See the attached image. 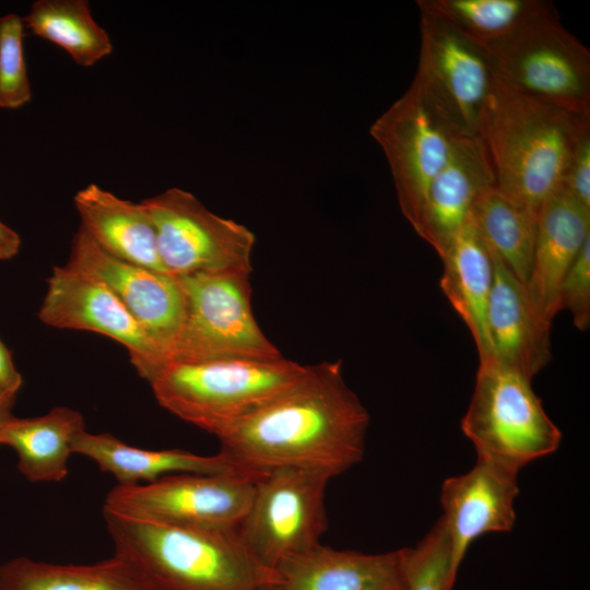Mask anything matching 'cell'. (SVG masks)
Here are the masks:
<instances>
[{"label":"cell","instance_id":"cell-1","mask_svg":"<svg viewBox=\"0 0 590 590\" xmlns=\"http://www.w3.org/2000/svg\"><path fill=\"white\" fill-rule=\"evenodd\" d=\"M368 424L341 361L323 362L217 438L221 452L248 472L298 468L334 477L362 461Z\"/></svg>","mask_w":590,"mask_h":590},{"label":"cell","instance_id":"cell-2","mask_svg":"<svg viewBox=\"0 0 590 590\" xmlns=\"http://www.w3.org/2000/svg\"><path fill=\"white\" fill-rule=\"evenodd\" d=\"M477 135L495 187L538 215L560 189L575 151L590 135V114L528 96L495 76Z\"/></svg>","mask_w":590,"mask_h":590},{"label":"cell","instance_id":"cell-3","mask_svg":"<svg viewBox=\"0 0 590 590\" xmlns=\"http://www.w3.org/2000/svg\"><path fill=\"white\" fill-rule=\"evenodd\" d=\"M114 554L128 560L154 590H278L238 528L165 526L103 510Z\"/></svg>","mask_w":590,"mask_h":590},{"label":"cell","instance_id":"cell-4","mask_svg":"<svg viewBox=\"0 0 590 590\" xmlns=\"http://www.w3.org/2000/svg\"><path fill=\"white\" fill-rule=\"evenodd\" d=\"M308 369L283 356L168 363L149 384L161 406L219 437L296 385Z\"/></svg>","mask_w":590,"mask_h":590},{"label":"cell","instance_id":"cell-5","mask_svg":"<svg viewBox=\"0 0 590 590\" xmlns=\"http://www.w3.org/2000/svg\"><path fill=\"white\" fill-rule=\"evenodd\" d=\"M531 381L491 357L480 361L461 428L477 459L519 472L557 450L562 432L548 417Z\"/></svg>","mask_w":590,"mask_h":590},{"label":"cell","instance_id":"cell-6","mask_svg":"<svg viewBox=\"0 0 590 590\" xmlns=\"http://www.w3.org/2000/svg\"><path fill=\"white\" fill-rule=\"evenodd\" d=\"M495 76L547 104L590 114V52L543 1L506 37L484 46Z\"/></svg>","mask_w":590,"mask_h":590},{"label":"cell","instance_id":"cell-7","mask_svg":"<svg viewBox=\"0 0 590 590\" xmlns=\"http://www.w3.org/2000/svg\"><path fill=\"white\" fill-rule=\"evenodd\" d=\"M177 278L185 309L168 363L282 357L253 316L249 272H201Z\"/></svg>","mask_w":590,"mask_h":590},{"label":"cell","instance_id":"cell-8","mask_svg":"<svg viewBox=\"0 0 590 590\" xmlns=\"http://www.w3.org/2000/svg\"><path fill=\"white\" fill-rule=\"evenodd\" d=\"M421 48L413 80L422 98L456 137H475L495 73L486 48L417 1Z\"/></svg>","mask_w":590,"mask_h":590},{"label":"cell","instance_id":"cell-9","mask_svg":"<svg viewBox=\"0 0 590 590\" xmlns=\"http://www.w3.org/2000/svg\"><path fill=\"white\" fill-rule=\"evenodd\" d=\"M331 479L323 472L298 468L260 474L238 531L263 566L275 571L287 559L320 544L328 528L324 493Z\"/></svg>","mask_w":590,"mask_h":590},{"label":"cell","instance_id":"cell-10","mask_svg":"<svg viewBox=\"0 0 590 590\" xmlns=\"http://www.w3.org/2000/svg\"><path fill=\"white\" fill-rule=\"evenodd\" d=\"M260 474L178 473L155 482L115 486L103 510L149 522L198 529L238 528Z\"/></svg>","mask_w":590,"mask_h":590},{"label":"cell","instance_id":"cell-11","mask_svg":"<svg viewBox=\"0 0 590 590\" xmlns=\"http://www.w3.org/2000/svg\"><path fill=\"white\" fill-rule=\"evenodd\" d=\"M141 203L155 227L158 256L166 273H251L256 237L245 225L216 215L194 194L176 187Z\"/></svg>","mask_w":590,"mask_h":590},{"label":"cell","instance_id":"cell-12","mask_svg":"<svg viewBox=\"0 0 590 590\" xmlns=\"http://www.w3.org/2000/svg\"><path fill=\"white\" fill-rule=\"evenodd\" d=\"M382 149L400 210L415 233L429 186L446 163L452 135L428 108L412 82L369 129Z\"/></svg>","mask_w":590,"mask_h":590},{"label":"cell","instance_id":"cell-13","mask_svg":"<svg viewBox=\"0 0 590 590\" xmlns=\"http://www.w3.org/2000/svg\"><path fill=\"white\" fill-rule=\"evenodd\" d=\"M38 318L52 328L91 331L116 341L149 382L167 364L121 302L102 282L68 264L52 268Z\"/></svg>","mask_w":590,"mask_h":590},{"label":"cell","instance_id":"cell-14","mask_svg":"<svg viewBox=\"0 0 590 590\" xmlns=\"http://www.w3.org/2000/svg\"><path fill=\"white\" fill-rule=\"evenodd\" d=\"M67 264L102 282L169 362L185 309L184 293L177 276L107 253L81 227L72 239Z\"/></svg>","mask_w":590,"mask_h":590},{"label":"cell","instance_id":"cell-15","mask_svg":"<svg viewBox=\"0 0 590 590\" xmlns=\"http://www.w3.org/2000/svg\"><path fill=\"white\" fill-rule=\"evenodd\" d=\"M517 475L477 459L469 472L444 481L440 518L450 542L448 590L453 589L467 551L475 539L486 533L508 532L515 526Z\"/></svg>","mask_w":590,"mask_h":590},{"label":"cell","instance_id":"cell-16","mask_svg":"<svg viewBox=\"0 0 590 590\" xmlns=\"http://www.w3.org/2000/svg\"><path fill=\"white\" fill-rule=\"evenodd\" d=\"M494 186L493 169L479 135H455L448 158L429 186L416 234L441 257L471 219L480 197Z\"/></svg>","mask_w":590,"mask_h":590},{"label":"cell","instance_id":"cell-17","mask_svg":"<svg viewBox=\"0 0 590 590\" xmlns=\"http://www.w3.org/2000/svg\"><path fill=\"white\" fill-rule=\"evenodd\" d=\"M589 238L590 210L560 188L538 212L532 264L523 284L532 309L548 328L560 311V283Z\"/></svg>","mask_w":590,"mask_h":590},{"label":"cell","instance_id":"cell-18","mask_svg":"<svg viewBox=\"0 0 590 590\" xmlns=\"http://www.w3.org/2000/svg\"><path fill=\"white\" fill-rule=\"evenodd\" d=\"M409 547L379 554L321 543L281 564L278 590H406Z\"/></svg>","mask_w":590,"mask_h":590},{"label":"cell","instance_id":"cell-19","mask_svg":"<svg viewBox=\"0 0 590 590\" xmlns=\"http://www.w3.org/2000/svg\"><path fill=\"white\" fill-rule=\"evenodd\" d=\"M491 252L494 272L486 329L492 356L532 380L551 361V328L535 315L523 283Z\"/></svg>","mask_w":590,"mask_h":590},{"label":"cell","instance_id":"cell-20","mask_svg":"<svg viewBox=\"0 0 590 590\" xmlns=\"http://www.w3.org/2000/svg\"><path fill=\"white\" fill-rule=\"evenodd\" d=\"M73 202L81 220L80 227L104 251L166 273L158 256L155 227L141 202L121 199L96 184L80 189Z\"/></svg>","mask_w":590,"mask_h":590},{"label":"cell","instance_id":"cell-21","mask_svg":"<svg viewBox=\"0 0 590 590\" xmlns=\"http://www.w3.org/2000/svg\"><path fill=\"white\" fill-rule=\"evenodd\" d=\"M74 453L93 460L103 472L111 474L120 486L148 484L178 473L248 472L221 451L213 456H201L181 449L149 450L128 445L109 433L92 434L84 430L74 442Z\"/></svg>","mask_w":590,"mask_h":590},{"label":"cell","instance_id":"cell-22","mask_svg":"<svg viewBox=\"0 0 590 590\" xmlns=\"http://www.w3.org/2000/svg\"><path fill=\"white\" fill-rule=\"evenodd\" d=\"M440 259L444 263L440 288L468 327L480 361L493 357L486 329L493 258L472 216Z\"/></svg>","mask_w":590,"mask_h":590},{"label":"cell","instance_id":"cell-23","mask_svg":"<svg viewBox=\"0 0 590 590\" xmlns=\"http://www.w3.org/2000/svg\"><path fill=\"white\" fill-rule=\"evenodd\" d=\"M84 430L79 411L56 406L40 416H12L0 428V446L15 450L17 469L30 482H60L68 475L74 442Z\"/></svg>","mask_w":590,"mask_h":590},{"label":"cell","instance_id":"cell-24","mask_svg":"<svg viewBox=\"0 0 590 590\" xmlns=\"http://www.w3.org/2000/svg\"><path fill=\"white\" fill-rule=\"evenodd\" d=\"M0 590H154L128 560L61 565L16 557L0 566Z\"/></svg>","mask_w":590,"mask_h":590},{"label":"cell","instance_id":"cell-25","mask_svg":"<svg viewBox=\"0 0 590 590\" xmlns=\"http://www.w3.org/2000/svg\"><path fill=\"white\" fill-rule=\"evenodd\" d=\"M23 22L81 67H91L113 52L110 37L94 20L86 0H37Z\"/></svg>","mask_w":590,"mask_h":590},{"label":"cell","instance_id":"cell-26","mask_svg":"<svg viewBox=\"0 0 590 590\" xmlns=\"http://www.w3.org/2000/svg\"><path fill=\"white\" fill-rule=\"evenodd\" d=\"M536 216L495 186L480 197L472 212V220L488 248L523 284L532 264Z\"/></svg>","mask_w":590,"mask_h":590},{"label":"cell","instance_id":"cell-27","mask_svg":"<svg viewBox=\"0 0 590 590\" xmlns=\"http://www.w3.org/2000/svg\"><path fill=\"white\" fill-rule=\"evenodd\" d=\"M428 5L463 34L486 46L528 20L541 0H426Z\"/></svg>","mask_w":590,"mask_h":590},{"label":"cell","instance_id":"cell-28","mask_svg":"<svg viewBox=\"0 0 590 590\" xmlns=\"http://www.w3.org/2000/svg\"><path fill=\"white\" fill-rule=\"evenodd\" d=\"M24 27L23 17L15 13L0 16V108L17 109L32 99Z\"/></svg>","mask_w":590,"mask_h":590},{"label":"cell","instance_id":"cell-29","mask_svg":"<svg viewBox=\"0 0 590 590\" xmlns=\"http://www.w3.org/2000/svg\"><path fill=\"white\" fill-rule=\"evenodd\" d=\"M449 562V536L439 518L414 547H409L406 590H448Z\"/></svg>","mask_w":590,"mask_h":590},{"label":"cell","instance_id":"cell-30","mask_svg":"<svg viewBox=\"0 0 590 590\" xmlns=\"http://www.w3.org/2000/svg\"><path fill=\"white\" fill-rule=\"evenodd\" d=\"M559 310L567 309L575 327L586 331L590 324V238L564 276L558 292Z\"/></svg>","mask_w":590,"mask_h":590},{"label":"cell","instance_id":"cell-31","mask_svg":"<svg viewBox=\"0 0 590 590\" xmlns=\"http://www.w3.org/2000/svg\"><path fill=\"white\" fill-rule=\"evenodd\" d=\"M562 190L590 210V135L575 151L567 167Z\"/></svg>","mask_w":590,"mask_h":590},{"label":"cell","instance_id":"cell-32","mask_svg":"<svg viewBox=\"0 0 590 590\" xmlns=\"http://www.w3.org/2000/svg\"><path fill=\"white\" fill-rule=\"evenodd\" d=\"M22 385V375L14 366L10 351L0 340V388L19 391Z\"/></svg>","mask_w":590,"mask_h":590},{"label":"cell","instance_id":"cell-33","mask_svg":"<svg viewBox=\"0 0 590 590\" xmlns=\"http://www.w3.org/2000/svg\"><path fill=\"white\" fill-rule=\"evenodd\" d=\"M21 246L19 234L0 221V260L14 258Z\"/></svg>","mask_w":590,"mask_h":590},{"label":"cell","instance_id":"cell-34","mask_svg":"<svg viewBox=\"0 0 590 590\" xmlns=\"http://www.w3.org/2000/svg\"><path fill=\"white\" fill-rule=\"evenodd\" d=\"M17 390L0 388V428L9 421L13 414Z\"/></svg>","mask_w":590,"mask_h":590}]
</instances>
